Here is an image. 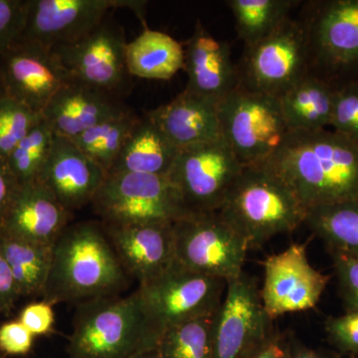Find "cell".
Segmentation results:
<instances>
[{"mask_svg": "<svg viewBox=\"0 0 358 358\" xmlns=\"http://www.w3.org/2000/svg\"><path fill=\"white\" fill-rule=\"evenodd\" d=\"M176 262L229 281L243 272L249 246L217 211L194 212L173 224Z\"/></svg>", "mask_w": 358, "mask_h": 358, "instance_id": "cell-9", "label": "cell"}, {"mask_svg": "<svg viewBox=\"0 0 358 358\" xmlns=\"http://www.w3.org/2000/svg\"><path fill=\"white\" fill-rule=\"evenodd\" d=\"M291 358H341V355L333 350L310 348L292 339Z\"/></svg>", "mask_w": 358, "mask_h": 358, "instance_id": "cell-42", "label": "cell"}, {"mask_svg": "<svg viewBox=\"0 0 358 358\" xmlns=\"http://www.w3.org/2000/svg\"><path fill=\"white\" fill-rule=\"evenodd\" d=\"M264 308L257 279L243 272L227 281L214 313L212 358H245L275 331Z\"/></svg>", "mask_w": 358, "mask_h": 358, "instance_id": "cell-13", "label": "cell"}, {"mask_svg": "<svg viewBox=\"0 0 358 358\" xmlns=\"http://www.w3.org/2000/svg\"><path fill=\"white\" fill-rule=\"evenodd\" d=\"M183 48V70L188 78L186 91L218 105L238 88L239 76L229 44L212 36L199 20Z\"/></svg>", "mask_w": 358, "mask_h": 358, "instance_id": "cell-18", "label": "cell"}, {"mask_svg": "<svg viewBox=\"0 0 358 358\" xmlns=\"http://www.w3.org/2000/svg\"><path fill=\"white\" fill-rule=\"evenodd\" d=\"M127 65L131 77L171 79L185 66V48L171 35L145 28L126 46Z\"/></svg>", "mask_w": 358, "mask_h": 358, "instance_id": "cell-25", "label": "cell"}, {"mask_svg": "<svg viewBox=\"0 0 358 358\" xmlns=\"http://www.w3.org/2000/svg\"><path fill=\"white\" fill-rule=\"evenodd\" d=\"M264 270L261 296L273 320L285 313L312 310L331 279L308 262L307 244L294 243L282 253L268 257Z\"/></svg>", "mask_w": 358, "mask_h": 358, "instance_id": "cell-15", "label": "cell"}, {"mask_svg": "<svg viewBox=\"0 0 358 358\" xmlns=\"http://www.w3.org/2000/svg\"><path fill=\"white\" fill-rule=\"evenodd\" d=\"M236 23L238 37L245 47L257 43L275 31L289 17V11L299 3L294 0H229Z\"/></svg>", "mask_w": 358, "mask_h": 358, "instance_id": "cell-29", "label": "cell"}, {"mask_svg": "<svg viewBox=\"0 0 358 358\" xmlns=\"http://www.w3.org/2000/svg\"><path fill=\"white\" fill-rule=\"evenodd\" d=\"M292 339L275 329L245 358H291Z\"/></svg>", "mask_w": 358, "mask_h": 358, "instance_id": "cell-39", "label": "cell"}, {"mask_svg": "<svg viewBox=\"0 0 358 358\" xmlns=\"http://www.w3.org/2000/svg\"><path fill=\"white\" fill-rule=\"evenodd\" d=\"M244 166L223 138L180 148L167 178L194 212H215Z\"/></svg>", "mask_w": 358, "mask_h": 358, "instance_id": "cell-11", "label": "cell"}, {"mask_svg": "<svg viewBox=\"0 0 358 358\" xmlns=\"http://www.w3.org/2000/svg\"><path fill=\"white\" fill-rule=\"evenodd\" d=\"M227 282L187 270L174 261L164 274L136 289L140 298L150 348H157L162 334L218 310Z\"/></svg>", "mask_w": 358, "mask_h": 358, "instance_id": "cell-5", "label": "cell"}, {"mask_svg": "<svg viewBox=\"0 0 358 358\" xmlns=\"http://www.w3.org/2000/svg\"><path fill=\"white\" fill-rule=\"evenodd\" d=\"M0 253L13 273L20 296H42L50 274L52 246L18 239L0 230Z\"/></svg>", "mask_w": 358, "mask_h": 358, "instance_id": "cell-27", "label": "cell"}, {"mask_svg": "<svg viewBox=\"0 0 358 358\" xmlns=\"http://www.w3.org/2000/svg\"><path fill=\"white\" fill-rule=\"evenodd\" d=\"M310 71L339 85L355 79L358 70V0L308 2L300 20Z\"/></svg>", "mask_w": 358, "mask_h": 358, "instance_id": "cell-7", "label": "cell"}, {"mask_svg": "<svg viewBox=\"0 0 358 358\" xmlns=\"http://www.w3.org/2000/svg\"><path fill=\"white\" fill-rule=\"evenodd\" d=\"M18 320L34 336H42L50 333L53 329L55 315L51 303L37 301L25 306Z\"/></svg>", "mask_w": 358, "mask_h": 358, "instance_id": "cell-38", "label": "cell"}, {"mask_svg": "<svg viewBox=\"0 0 358 358\" xmlns=\"http://www.w3.org/2000/svg\"><path fill=\"white\" fill-rule=\"evenodd\" d=\"M4 357H6V355H4V353L0 350V358H4Z\"/></svg>", "mask_w": 358, "mask_h": 358, "instance_id": "cell-45", "label": "cell"}, {"mask_svg": "<svg viewBox=\"0 0 358 358\" xmlns=\"http://www.w3.org/2000/svg\"><path fill=\"white\" fill-rule=\"evenodd\" d=\"M0 74L7 96L41 115L71 80L54 52L21 42L0 54Z\"/></svg>", "mask_w": 358, "mask_h": 358, "instance_id": "cell-16", "label": "cell"}, {"mask_svg": "<svg viewBox=\"0 0 358 358\" xmlns=\"http://www.w3.org/2000/svg\"><path fill=\"white\" fill-rule=\"evenodd\" d=\"M217 212L251 250L293 232L303 224L307 208L274 171L261 164L243 167Z\"/></svg>", "mask_w": 358, "mask_h": 358, "instance_id": "cell-3", "label": "cell"}, {"mask_svg": "<svg viewBox=\"0 0 358 358\" xmlns=\"http://www.w3.org/2000/svg\"><path fill=\"white\" fill-rule=\"evenodd\" d=\"M55 134L41 120L7 157V164L20 185L38 181L52 152Z\"/></svg>", "mask_w": 358, "mask_h": 358, "instance_id": "cell-30", "label": "cell"}, {"mask_svg": "<svg viewBox=\"0 0 358 358\" xmlns=\"http://www.w3.org/2000/svg\"><path fill=\"white\" fill-rule=\"evenodd\" d=\"M338 87L310 71L280 96L289 131H319L329 126Z\"/></svg>", "mask_w": 358, "mask_h": 358, "instance_id": "cell-24", "label": "cell"}, {"mask_svg": "<svg viewBox=\"0 0 358 358\" xmlns=\"http://www.w3.org/2000/svg\"><path fill=\"white\" fill-rule=\"evenodd\" d=\"M179 148L145 115L140 117L114 166L107 174L167 176Z\"/></svg>", "mask_w": 358, "mask_h": 358, "instance_id": "cell-23", "label": "cell"}, {"mask_svg": "<svg viewBox=\"0 0 358 358\" xmlns=\"http://www.w3.org/2000/svg\"><path fill=\"white\" fill-rule=\"evenodd\" d=\"M150 350L138 292L80 303L73 320L69 358H129Z\"/></svg>", "mask_w": 358, "mask_h": 358, "instance_id": "cell-4", "label": "cell"}, {"mask_svg": "<svg viewBox=\"0 0 358 358\" xmlns=\"http://www.w3.org/2000/svg\"><path fill=\"white\" fill-rule=\"evenodd\" d=\"M129 277L115 255L102 223L69 224L52 246L50 274L43 301L83 303L117 296Z\"/></svg>", "mask_w": 358, "mask_h": 358, "instance_id": "cell-2", "label": "cell"}, {"mask_svg": "<svg viewBox=\"0 0 358 358\" xmlns=\"http://www.w3.org/2000/svg\"><path fill=\"white\" fill-rule=\"evenodd\" d=\"M138 121L140 117L129 110L96 124L71 141L107 176Z\"/></svg>", "mask_w": 358, "mask_h": 358, "instance_id": "cell-28", "label": "cell"}, {"mask_svg": "<svg viewBox=\"0 0 358 358\" xmlns=\"http://www.w3.org/2000/svg\"><path fill=\"white\" fill-rule=\"evenodd\" d=\"M91 204L110 225L174 224L194 213L167 176L150 174H107Z\"/></svg>", "mask_w": 358, "mask_h": 358, "instance_id": "cell-6", "label": "cell"}, {"mask_svg": "<svg viewBox=\"0 0 358 358\" xmlns=\"http://www.w3.org/2000/svg\"><path fill=\"white\" fill-rule=\"evenodd\" d=\"M145 3L121 0H28L24 25L14 42L52 51L82 38L120 7H129L143 15Z\"/></svg>", "mask_w": 358, "mask_h": 358, "instance_id": "cell-14", "label": "cell"}, {"mask_svg": "<svg viewBox=\"0 0 358 358\" xmlns=\"http://www.w3.org/2000/svg\"><path fill=\"white\" fill-rule=\"evenodd\" d=\"M324 329L329 343L341 355H358V310L327 320Z\"/></svg>", "mask_w": 358, "mask_h": 358, "instance_id": "cell-34", "label": "cell"}, {"mask_svg": "<svg viewBox=\"0 0 358 358\" xmlns=\"http://www.w3.org/2000/svg\"><path fill=\"white\" fill-rule=\"evenodd\" d=\"M34 334L20 322H6L0 327V350L4 355H25L31 350Z\"/></svg>", "mask_w": 358, "mask_h": 358, "instance_id": "cell-37", "label": "cell"}, {"mask_svg": "<svg viewBox=\"0 0 358 358\" xmlns=\"http://www.w3.org/2000/svg\"><path fill=\"white\" fill-rule=\"evenodd\" d=\"M341 300L346 310H358V258L329 252Z\"/></svg>", "mask_w": 358, "mask_h": 358, "instance_id": "cell-35", "label": "cell"}, {"mask_svg": "<svg viewBox=\"0 0 358 358\" xmlns=\"http://www.w3.org/2000/svg\"><path fill=\"white\" fill-rule=\"evenodd\" d=\"M72 213L39 181L20 185L0 230L18 239L53 246Z\"/></svg>", "mask_w": 358, "mask_h": 358, "instance_id": "cell-21", "label": "cell"}, {"mask_svg": "<svg viewBox=\"0 0 358 358\" xmlns=\"http://www.w3.org/2000/svg\"><path fill=\"white\" fill-rule=\"evenodd\" d=\"M221 133L242 166L267 162L289 134L279 100L238 86L218 103Z\"/></svg>", "mask_w": 358, "mask_h": 358, "instance_id": "cell-8", "label": "cell"}, {"mask_svg": "<svg viewBox=\"0 0 358 358\" xmlns=\"http://www.w3.org/2000/svg\"><path fill=\"white\" fill-rule=\"evenodd\" d=\"M105 178V171L72 141L55 134L38 181L73 213L92 203Z\"/></svg>", "mask_w": 358, "mask_h": 358, "instance_id": "cell-19", "label": "cell"}, {"mask_svg": "<svg viewBox=\"0 0 358 358\" xmlns=\"http://www.w3.org/2000/svg\"><path fill=\"white\" fill-rule=\"evenodd\" d=\"M127 110L120 99L71 79L51 99L42 117L54 134L72 140Z\"/></svg>", "mask_w": 358, "mask_h": 358, "instance_id": "cell-20", "label": "cell"}, {"mask_svg": "<svg viewBox=\"0 0 358 358\" xmlns=\"http://www.w3.org/2000/svg\"><path fill=\"white\" fill-rule=\"evenodd\" d=\"M102 225L124 272L140 286L164 274L176 261L173 224Z\"/></svg>", "mask_w": 358, "mask_h": 358, "instance_id": "cell-17", "label": "cell"}, {"mask_svg": "<svg viewBox=\"0 0 358 358\" xmlns=\"http://www.w3.org/2000/svg\"><path fill=\"white\" fill-rule=\"evenodd\" d=\"M6 88H4L3 81H2L1 74H0V101L2 100V99L6 98Z\"/></svg>", "mask_w": 358, "mask_h": 358, "instance_id": "cell-44", "label": "cell"}, {"mask_svg": "<svg viewBox=\"0 0 358 358\" xmlns=\"http://www.w3.org/2000/svg\"><path fill=\"white\" fill-rule=\"evenodd\" d=\"M145 115L179 150L223 138L218 105L185 89Z\"/></svg>", "mask_w": 358, "mask_h": 358, "instance_id": "cell-22", "label": "cell"}, {"mask_svg": "<svg viewBox=\"0 0 358 358\" xmlns=\"http://www.w3.org/2000/svg\"><path fill=\"white\" fill-rule=\"evenodd\" d=\"M28 0H0V54L17 38L22 30Z\"/></svg>", "mask_w": 358, "mask_h": 358, "instance_id": "cell-36", "label": "cell"}, {"mask_svg": "<svg viewBox=\"0 0 358 358\" xmlns=\"http://www.w3.org/2000/svg\"><path fill=\"white\" fill-rule=\"evenodd\" d=\"M129 358H162V355L157 348H150V350H143V352H140L136 353V355H133V357Z\"/></svg>", "mask_w": 358, "mask_h": 358, "instance_id": "cell-43", "label": "cell"}, {"mask_svg": "<svg viewBox=\"0 0 358 358\" xmlns=\"http://www.w3.org/2000/svg\"><path fill=\"white\" fill-rule=\"evenodd\" d=\"M214 315L190 320L169 329L157 348L162 358H212L211 327Z\"/></svg>", "mask_w": 358, "mask_h": 358, "instance_id": "cell-31", "label": "cell"}, {"mask_svg": "<svg viewBox=\"0 0 358 358\" xmlns=\"http://www.w3.org/2000/svg\"><path fill=\"white\" fill-rule=\"evenodd\" d=\"M20 296L13 273L0 253V313L11 310Z\"/></svg>", "mask_w": 358, "mask_h": 358, "instance_id": "cell-41", "label": "cell"}, {"mask_svg": "<svg viewBox=\"0 0 358 358\" xmlns=\"http://www.w3.org/2000/svg\"><path fill=\"white\" fill-rule=\"evenodd\" d=\"M41 117V114L33 112L9 96L2 99L0 101V157L6 159Z\"/></svg>", "mask_w": 358, "mask_h": 358, "instance_id": "cell-32", "label": "cell"}, {"mask_svg": "<svg viewBox=\"0 0 358 358\" xmlns=\"http://www.w3.org/2000/svg\"><path fill=\"white\" fill-rule=\"evenodd\" d=\"M336 133L358 143V79L339 85L334 94L331 124Z\"/></svg>", "mask_w": 358, "mask_h": 358, "instance_id": "cell-33", "label": "cell"}, {"mask_svg": "<svg viewBox=\"0 0 358 358\" xmlns=\"http://www.w3.org/2000/svg\"><path fill=\"white\" fill-rule=\"evenodd\" d=\"M264 164L307 209L358 199V143L336 131H289Z\"/></svg>", "mask_w": 358, "mask_h": 358, "instance_id": "cell-1", "label": "cell"}, {"mask_svg": "<svg viewBox=\"0 0 358 358\" xmlns=\"http://www.w3.org/2000/svg\"><path fill=\"white\" fill-rule=\"evenodd\" d=\"M239 87L279 98L310 72L307 37L300 20L291 17L268 36L245 47Z\"/></svg>", "mask_w": 358, "mask_h": 358, "instance_id": "cell-10", "label": "cell"}, {"mask_svg": "<svg viewBox=\"0 0 358 358\" xmlns=\"http://www.w3.org/2000/svg\"><path fill=\"white\" fill-rule=\"evenodd\" d=\"M124 31L110 14L91 32L55 53L71 79L121 100L131 86L127 65Z\"/></svg>", "mask_w": 358, "mask_h": 358, "instance_id": "cell-12", "label": "cell"}, {"mask_svg": "<svg viewBox=\"0 0 358 358\" xmlns=\"http://www.w3.org/2000/svg\"><path fill=\"white\" fill-rule=\"evenodd\" d=\"M20 188V182L11 171L7 160L0 157V225L13 203Z\"/></svg>", "mask_w": 358, "mask_h": 358, "instance_id": "cell-40", "label": "cell"}, {"mask_svg": "<svg viewBox=\"0 0 358 358\" xmlns=\"http://www.w3.org/2000/svg\"><path fill=\"white\" fill-rule=\"evenodd\" d=\"M303 224L329 252L358 258V199L308 208Z\"/></svg>", "mask_w": 358, "mask_h": 358, "instance_id": "cell-26", "label": "cell"}]
</instances>
